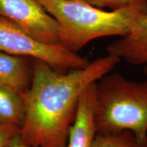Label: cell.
I'll list each match as a JSON object with an SVG mask.
<instances>
[{"label":"cell","instance_id":"3957f363","mask_svg":"<svg viewBox=\"0 0 147 147\" xmlns=\"http://www.w3.org/2000/svg\"><path fill=\"white\" fill-rule=\"evenodd\" d=\"M96 134L129 131L141 147L147 142V78L129 80L108 73L96 82L94 114Z\"/></svg>","mask_w":147,"mask_h":147},{"label":"cell","instance_id":"277c9868","mask_svg":"<svg viewBox=\"0 0 147 147\" xmlns=\"http://www.w3.org/2000/svg\"><path fill=\"white\" fill-rule=\"evenodd\" d=\"M0 51L10 55L34 58L61 73L82 69L90 61L63 45L41 42L14 22L0 16Z\"/></svg>","mask_w":147,"mask_h":147},{"label":"cell","instance_id":"30bf717a","mask_svg":"<svg viewBox=\"0 0 147 147\" xmlns=\"http://www.w3.org/2000/svg\"><path fill=\"white\" fill-rule=\"evenodd\" d=\"M91 147H141L129 131L115 134H96Z\"/></svg>","mask_w":147,"mask_h":147},{"label":"cell","instance_id":"5bb4252c","mask_svg":"<svg viewBox=\"0 0 147 147\" xmlns=\"http://www.w3.org/2000/svg\"><path fill=\"white\" fill-rule=\"evenodd\" d=\"M144 70V72H145V74H146V76H147V66H145ZM144 147H147V142H146V144H145Z\"/></svg>","mask_w":147,"mask_h":147},{"label":"cell","instance_id":"4fadbf2b","mask_svg":"<svg viewBox=\"0 0 147 147\" xmlns=\"http://www.w3.org/2000/svg\"><path fill=\"white\" fill-rule=\"evenodd\" d=\"M3 147H30L22 138L19 132L8 140Z\"/></svg>","mask_w":147,"mask_h":147},{"label":"cell","instance_id":"7c38bea8","mask_svg":"<svg viewBox=\"0 0 147 147\" xmlns=\"http://www.w3.org/2000/svg\"><path fill=\"white\" fill-rule=\"evenodd\" d=\"M20 131V128L15 126L0 123V147H3L11 137Z\"/></svg>","mask_w":147,"mask_h":147},{"label":"cell","instance_id":"8fae6325","mask_svg":"<svg viewBox=\"0 0 147 147\" xmlns=\"http://www.w3.org/2000/svg\"><path fill=\"white\" fill-rule=\"evenodd\" d=\"M81 1L95 8L100 9L108 8L111 10H117L136 3L146 2L147 0H81Z\"/></svg>","mask_w":147,"mask_h":147},{"label":"cell","instance_id":"9c48e42d","mask_svg":"<svg viewBox=\"0 0 147 147\" xmlns=\"http://www.w3.org/2000/svg\"><path fill=\"white\" fill-rule=\"evenodd\" d=\"M25 117V104L21 93L0 87V123L21 129Z\"/></svg>","mask_w":147,"mask_h":147},{"label":"cell","instance_id":"6da1fadb","mask_svg":"<svg viewBox=\"0 0 147 147\" xmlns=\"http://www.w3.org/2000/svg\"><path fill=\"white\" fill-rule=\"evenodd\" d=\"M121 60L107 55L84 68L61 73L35 59L32 81L21 93L25 117L19 134L30 147H66L80 95Z\"/></svg>","mask_w":147,"mask_h":147},{"label":"cell","instance_id":"8992f818","mask_svg":"<svg viewBox=\"0 0 147 147\" xmlns=\"http://www.w3.org/2000/svg\"><path fill=\"white\" fill-rule=\"evenodd\" d=\"M106 51L121 61L147 66V12L137 18L125 36L108 44Z\"/></svg>","mask_w":147,"mask_h":147},{"label":"cell","instance_id":"7a4b0ae2","mask_svg":"<svg viewBox=\"0 0 147 147\" xmlns=\"http://www.w3.org/2000/svg\"><path fill=\"white\" fill-rule=\"evenodd\" d=\"M59 25L61 45L77 53L95 39L122 37L147 12V1L106 11L81 0H39Z\"/></svg>","mask_w":147,"mask_h":147},{"label":"cell","instance_id":"5b68a950","mask_svg":"<svg viewBox=\"0 0 147 147\" xmlns=\"http://www.w3.org/2000/svg\"><path fill=\"white\" fill-rule=\"evenodd\" d=\"M0 16L40 41L61 45L59 25L39 0H0Z\"/></svg>","mask_w":147,"mask_h":147},{"label":"cell","instance_id":"52a82bcc","mask_svg":"<svg viewBox=\"0 0 147 147\" xmlns=\"http://www.w3.org/2000/svg\"><path fill=\"white\" fill-rule=\"evenodd\" d=\"M96 82L90 84L80 95L74 122L69 130L66 147H91L96 135L94 114Z\"/></svg>","mask_w":147,"mask_h":147},{"label":"cell","instance_id":"ba28073f","mask_svg":"<svg viewBox=\"0 0 147 147\" xmlns=\"http://www.w3.org/2000/svg\"><path fill=\"white\" fill-rule=\"evenodd\" d=\"M32 76L27 57L0 51V87L21 94L30 87Z\"/></svg>","mask_w":147,"mask_h":147}]
</instances>
